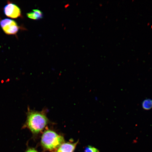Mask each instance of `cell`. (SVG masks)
Wrapping results in <instances>:
<instances>
[{"mask_svg": "<svg viewBox=\"0 0 152 152\" xmlns=\"http://www.w3.org/2000/svg\"><path fill=\"white\" fill-rule=\"evenodd\" d=\"M48 122V119L42 112L31 111L28 112L26 126L34 134L42 132Z\"/></svg>", "mask_w": 152, "mask_h": 152, "instance_id": "obj_1", "label": "cell"}, {"mask_svg": "<svg viewBox=\"0 0 152 152\" xmlns=\"http://www.w3.org/2000/svg\"><path fill=\"white\" fill-rule=\"evenodd\" d=\"M28 18L33 20H39L43 18V13L38 9L33 10V11L27 13Z\"/></svg>", "mask_w": 152, "mask_h": 152, "instance_id": "obj_6", "label": "cell"}, {"mask_svg": "<svg viewBox=\"0 0 152 152\" xmlns=\"http://www.w3.org/2000/svg\"><path fill=\"white\" fill-rule=\"evenodd\" d=\"M64 142L63 137L50 130H45L41 137L42 145L45 149L50 151H56Z\"/></svg>", "mask_w": 152, "mask_h": 152, "instance_id": "obj_2", "label": "cell"}, {"mask_svg": "<svg viewBox=\"0 0 152 152\" xmlns=\"http://www.w3.org/2000/svg\"><path fill=\"white\" fill-rule=\"evenodd\" d=\"M84 152H100L99 150L92 146L88 145L85 148Z\"/></svg>", "mask_w": 152, "mask_h": 152, "instance_id": "obj_8", "label": "cell"}, {"mask_svg": "<svg viewBox=\"0 0 152 152\" xmlns=\"http://www.w3.org/2000/svg\"><path fill=\"white\" fill-rule=\"evenodd\" d=\"M25 152H38L37 151L34 149L30 148V149H28Z\"/></svg>", "mask_w": 152, "mask_h": 152, "instance_id": "obj_9", "label": "cell"}, {"mask_svg": "<svg viewBox=\"0 0 152 152\" xmlns=\"http://www.w3.org/2000/svg\"><path fill=\"white\" fill-rule=\"evenodd\" d=\"M3 11L6 16L11 18H17L21 16V11L20 7L9 1L4 7Z\"/></svg>", "mask_w": 152, "mask_h": 152, "instance_id": "obj_4", "label": "cell"}, {"mask_svg": "<svg viewBox=\"0 0 152 152\" xmlns=\"http://www.w3.org/2000/svg\"><path fill=\"white\" fill-rule=\"evenodd\" d=\"M78 142L75 143L64 142L57 149L56 152H74Z\"/></svg>", "mask_w": 152, "mask_h": 152, "instance_id": "obj_5", "label": "cell"}, {"mask_svg": "<svg viewBox=\"0 0 152 152\" xmlns=\"http://www.w3.org/2000/svg\"><path fill=\"white\" fill-rule=\"evenodd\" d=\"M0 26L4 33L9 35H15L20 28L15 20L9 18L4 19L0 21Z\"/></svg>", "mask_w": 152, "mask_h": 152, "instance_id": "obj_3", "label": "cell"}, {"mask_svg": "<svg viewBox=\"0 0 152 152\" xmlns=\"http://www.w3.org/2000/svg\"><path fill=\"white\" fill-rule=\"evenodd\" d=\"M142 107L145 110H149L152 108V100L147 99L144 100L142 103Z\"/></svg>", "mask_w": 152, "mask_h": 152, "instance_id": "obj_7", "label": "cell"}]
</instances>
